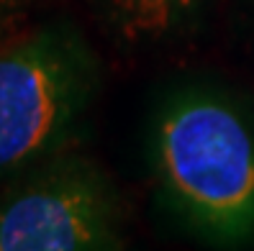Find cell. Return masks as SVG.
Masks as SVG:
<instances>
[{"label": "cell", "instance_id": "5b68a950", "mask_svg": "<svg viewBox=\"0 0 254 251\" xmlns=\"http://www.w3.org/2000/svg\"><path fill=\"white\" fill-rule=\"evenodd\" d=\"M26 0H0V21H5L13 10H18Z\"/></svg>", "mask_w": 254, "mask_h": 251}, {"label": "cell", "instance_id": "7a4b0ae2", "mask_svg": "<svg viewBox=\"0 0 254 251\" xmlns=\"http://www.w3.org/2000/svg\"><path fill=\"white\" fill-rule=\"evenodd\" d=\"M95 85V56L72 26L39 28L0 51V177L59 149Z\"/></svg>", "mask_w": 254, "mask_h": 251}, {"label": "cell", "instance_id": "3957f363", "mask_svg": "<svg viewBox=\"0 0 254 251\" xmlns=\"http://www.w3.org/2000/svg\"><path fill=\"white\" fill-rule=\"evenodd\" d=\"M118 244L116 195L85 161H57L0 195V251H100Z\"/></svg>", "mask_w": 254, "mask_h": 251}, {"label": "cell", "instance_id": "6da1fadb", "mask_svg": "<svg viewBox=\"0 0 254 251\" xmlns=\"http://www.w3.org/2000/svg\"><path fill=\"white\" fill-rule=\"evenodd\" d=\"M162 185L180 213L208 236L254 231V139L242 115L211 95H183L154 128Z\"/></svg>", "mask_w": 254, "mask_h": 251}, {"label": "cell", "instance_id": "277c9868", "mask_svg": "<svg viewBox=\"0 0 254 251\" xmlns=\"http://www.w3.org/2000/svg\"><path fill=\"white\" fill-rule=\"evenodd\" d=\"M205 0H111L113 21L126 41H159L185 28Z\"/></svg>", "mask_w": 254, "mask_h": 251}]
</instances>
